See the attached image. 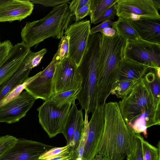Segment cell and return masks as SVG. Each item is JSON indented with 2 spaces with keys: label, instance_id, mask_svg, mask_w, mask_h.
<instances>
[{
  "label": "cell",
  "instance_id": "cell-1",
  "mask_svg": "<svg viewBox=\"0 0 160 160\" xmlns=\"http://www.w3.org/2000/svg\"><path fill=\"white\" fill-rule=\"evenodd\" d=\"M104 111V129L97 155L108 160H123L132 152L136 134L123 119L118 103H106Z\"/></svg>",
  "mask_w": 160,
  "mask_h": 160
},
{
  "label": "cell",
  "instance_id": "cell-2",
  "mask_svg": "<svg viewBox=\"0 0 160 160\" xmlns=\"http://www.w3.org/2000/svg\"><path fill=\"white\" fill-rule=\"evenodd\" d=\"M96 89V105L104 106L116 80L117 69L124 58L127 41L117 33L108 37L101 34Z\"/></svg>",
  "mask_w": 160,
  "mask_h": 160
},
{
  "label": "cell",
  "instance_id": "cell-3",
  "mask_svg": "<svg viewBox=\"0 0 160 160\" xmlns=\"http://www.w3.org/2000/svg\"><path fill=\"white\" fill-rule=\"evenodd\" d=\"M72 17L67 4L54 7L42 18L26 22L21 33L22 42L31 48L49 38H61Z\"/></svg>",
  "mask_w": 160,
  "mask_h": 160
},
{
  "label": "cell",
  "instance_id": "cell-4",
  "mask_svg": "<svg viewBox=\"0 0 160 160\" xmlns=\"http://www.w3.org/2000/svg\"><path fill=\"white\" fill-rule=\"evenodd\" d=\"M101 37L90 35L84 54L78 67L82 79L77 98L82 109L88 114L96 107V89Z\"/></svg>",
  "mask_w": 160,
  "mask_h": 160
},
{
  "label": "cell",
  "instance_id": "cell-5",
  "mask_svg": "<svg viewBox=\"0 0 160 160\" xmlns=\"http://www.w3.org/2000/svg\"><path fill=\"white\" fill-rule=\"evenodd\" d=\"M155 102L151 92L142 79L118 104L122 118L128 123L148 110Z\"/></svg>",
  "mask_w": 160,
  "mask_h": 160
},
{
  "label": "cell",
  "instance_id": "cell-6",
  "mask_svg": "<svg viewBox=\"0 0 160 160\" xmlns=\"http://www.w3.org/2000/svg\"><path fill=\"white\" fill-rule=\"evenodd\" d=\"M124 58L158 70L160 68V44L147 42L140 38L128 40Z\"/></svg>",
  "mask_w": 160,
  "mask_h": 160
},
{
  "label": "cell",
  "instance_id": "cell-7",
  "mask_svg": "<svg viewBox=\"0 0 160 160\" xmlns=\"http://www.w3.org/2000/svg\"><path fill=\"white\" fill-rule=\"evenodd\" d=\"M72 104L57 108L47 101L37 109L39 123L50 138L62 133Z\"/></svg>",
  "mask_w": 160,
  "mask_h": 160
},
{
  "label": "cell",
  "instance_id": "cell-8",
  "mask_svg": "<svg viewBox=\"0 0 160 160\" xmlns=\"http://www.w3.org/2000/svg\"><path fill=\"white\" fill-rule=\"evenodd\" d=\"M91 29L90 21L83 20L70 25L65 32L64 35L69 39L68 58L78 67L85 51Z\"/></svg>",
  "mask_w": 160,
  "mask_h": 160
},
{
  "label": "cell",
  "instance_id": "cell-9",
  "mask_svg": "<svg viewBox=\"0 0 160 160\" xmlns=\"http://www.w3.org/2000/svg\"><path fill=\"white\" fill-rule=\"evenodd\" d=\"M52 81L54 94H57L71 90L81 89L82 79L78 67L67 58L57 62Z\"/></svg>",
  "mask_w": 160,
  "mask_h": 160
},
{
  "label": "cell",
  "instance_id": "cell-10",
  "mask_svg": "<svg viewBox=\"0 0 160 160\" xmlns=\"http://www.w3.org/2000/svg\"><path fill=\"white\" fill-rule=\"evenodd\" d=\"M116 10L118 18L128 19L160 18L152 0H119Z\"/></svg>",
  "mask_w": 160,
  "mask_h": 160
},
{
  "label": "cell",
  "instance_id": "cell-11",
  "mask_svg": "<svg viewBox=\"0 0 160 160\" xmlns=\"http://www.w3.org/2000/svg\"><path fill=\"white\" fill-rule=\"evenodd\" d=\"M54 147L40 142L19 138L0 157V160H40L41 155Z\"/></svg>",
  "mask_w": 160,
  "mask_h": 160
},
{
  "label": "cell",
  "instance_id": "cell-12",
  "mask_svg": "<svg viewBox=\"0 0 160 160\" xmlns=\"http://www.w3.org/2000/svg\"><path fill=\"white\" fill-rule=\"evenodd\" d=\"M104 106L96 107L92 112L88 123V132L83 155V160H93L97 155L104 127Z\"/></svg>",
  "mask_w": 160,
  "mask_h": 160
},
{
  "label": "cell",
  "instance_id": "cell-13",
  "mask_svg": "<svg viewBox=\"0 0 160 160\" xmlns=\"http://www.w3.org/2000/svg\"><path fill=\"white\" fill-rule=\"evenodd\" d=\"M59 61L56 52L48 66L25 88L36 99H40L46 101L54 94L52 79L56 64Z\"/></svg>",
  "mask_w": 160,
  "mask_h": 160
},
{
  "label": "cell",
  "instance_id": "cell-14",
  "mask_svg": "<svg viewBox=\"0 0 160 160\" xmlns=\"http://www.w3.org/2000/svg\"><path fill=\"white\" fill-rule=\"evenodd\" d=\"M36 99L26 91L0 107V123L18 122L25 117Z\"/></svg>",
  "mask_w": 160,
  "mask_h": 160
},
{
  "label": "cell",
  "instance_id": "cell-15",
  "mask_svg": "<svg viewBox=\"0 0 160 160\" xmlns=\"http://www.w3.org/2000/svg\"><path fill=\"white\" fill-rule=\"evenodd\" d=\"M30 48L22 42L13 46L0 67V86L18 71L31 51Z\"/></svg>",
  "mask_w": 160,
  "mask_h": 160
},
{
  "label": "cell",
  "instance_id": "cell-16",
  "mask_svg": "<svg viewBox=\"0 0 160 160\" xmlns=\"http://www.w3.org/2000/svg\"><path fill=\"white\" fill-rule=\"evenodd\" d=\"M33 8L30 0H5L0 4V22L20 21L30 16Z\"/></svg>",
  "mask_w": 160,
  "mask_h": 160
},
{
  "label": "cell",
  "instance_id": "cell-17",
  "mask_svg": "<svg viewBox=\"0 0 160 160\" xmlns=\"http://www.w3.org/2000/svg\"><path fill=\"white\" fill-rule=\"evenodd\" d=\"M128 20L141 39L160 44V18Z\"/></svg>",
  "mask_w": 160,
  "mask_h": 160
},
{
  "label": "cell",
  "instance_id": "cell-18",
  "mask_svg": "<svg viewBox=\"0 0 160 160\" xmlns=\"http://www.w3.org/2000/svg\"><path fill=\"white\" fill-rule=\"evenodd\" d=\"M160 103H154L147 111L139 115L127 124L136 134L143 133L144 137H148V128L160 124Z\"/></svg>",
  "mask_w": 160,
  "mask_h": 160
},
{
  "label": "cell",
  "instance_id": "cell-19",
  "mask_svg": "<svg viewBox=\"0 0 160 160\" xmlns=\"http://www.w3.org/2000/svg\"><path fill=\"white\" fill-rule=\"evenodd\" d=\"M152 68L148 66L124 58L118 67L116 82L128 80L140 81Z\"/></svg>",
  "mask_w": 160,
  "mask_h": 160
},
{
  "label": "cell",
  "instance_id": "cell-20",
  "mask_svg": "<svg viewBox=\"0 0 160 160\" xmlns=\"http://www.w3.org/2000/svg\"><path fill=\"white\" fill-rule=\"evenodd\" d=\"M31 70L29 63L24 60L12 77L0 86V102L16 86L22 83L28 77Z\"/></svg>",
  "mask_w": 160,
  "mask_h": 160
},
{
  "label": "cell",
  "instance_id": "cell-21",
  "mask_svg": "<svg viewBox=\"0 0 160 160\" xmlns=\"http://www.w3.org/2000/svg\"><path fill=\"white\" fill-rule=\"evenodd\" d=\"M82 109L78 110L75 101L73 102L70 108L65 124L62 133L67 142V145L71 147L73 143V134L79 115Z\"/></svg>",
  "mask_w": 160,
  "mask_h": 160
},
{
  "label": "cell",
  "instance_id": "cell-22",
  "mask_svg": "<svg viewBox=\"0 0 160 160\" xmlns=\"http://www.w3.org/2000/svg\"><path fill=\"white\" fill-rule=\"evenodd\" d=\"M157 70L151 69L145 74L142 79L151 92L155 102L157 104L160 103V77L158 75Z\"/></svg>",
  "mask_w": 160,
  "mask_h": 160
},
{
  "label": "cell",
  "instance_id": "cell-23",
  "mask_svg": "<svg viewBox=\"0 0 160 160\" xmlns=\"http://www.w3.org/2000/svg\"><path fill=\"white\" fill-rule=\"evenodd\" d=\"M112 27L116 31L117 33L127 41L140 38L136 31L129 24L128 19L118 18Z\"/></svg>",
  "mask_w": 160,
  "mask_h": 160
},
{
  "label": "cell",
  "instance_id": "cell-24",
  "mask_svg": "<svg viewBox=\"0 0 160 160\" xmlns=\"http://www.w3.org/2000/svg\"><path fill=\"white\" fill-rule=\"evenodd\" d=\"M80 90L73 89L54 94L47 101L56 107L61 108L75 101Z\"/></svg>",
  "mask_w": 160,
  "mask_h": 160
},
{
  "label": "cell",
  "instance_id": "cell-25",
  "mask_svg": "<svg viewBox=\"0 0 160 160\" xmlns=\"http://www.w3.org/2000/svg\"><path fill=\"white\" fill-rule=\"evenodd\" d=\"M119 0H91L90 17L91 22L95 20L109 7Z\"/></svg>",
  "mask_w": 160,
  "mask_h": 160
},
{
  "label": "cell",
  "instance_id": "cell-26",
  "mask_svg": "<svg viewBox=\"0 0 160 160\" xmlns=\"http://www.w3.org/2000/svg\"><path fill=\"white\" fill-rule=\"evenodd\" d=\"M139 81L128 80L116 82L111 90V94L115 95L118 98L122 99L131 92Z\"/></svg>",
  "mask_w": 160,
  "mask_h": 160
},
{
  "label": "cell",
  "instance_id": "cell-27",
  "mask_svg": "<svg viewBox=\"0 0 160 160\" xmlns=\"http://www.w3.org/2000/svg\"><path fill=\"white\" fill-rule=\"evenodd\" d=\"M40 71L34 75L28 77L22 83L17 85L11 90L9 93L0 102V107L12 101L22 92V91L35 79L41 73Z\"/></svg>",
  "mask_w": 160,
  "mask_h": 160
},
{
  "label": "cell",
  "instance_id": "cell-28",
  "mask_svg": "<svg viewBox=\"0 0 160 160\" xmlns=\"http://www.w3.org/2000/svg\"><path fill=\"white\" fill-rule=\"evenodd\" d=\"M142 144L144 160H160V141L157 145V148L145 140L143 138Z\"/></svg>",
  "mask_w": 160,
  "mask_h": 160
},
{
  "label": "cell",
  "instance_id": "cell-29",
  "mask_svg": "<svg viewBox=\"0 0 160 160\" xmlns=\"http://www.w3.org/2000/svg\"><path fill=\"white\" fill-rule=\"evenodd\" d=\"M85 126V121L82 111L73 134L72 145L71 147H70L71 152L75 151L78 149L84 132Z\"/></svg>",
  "mask_w": 160,
  "mask_h": 160
},
{
  "label": "cell",
  "instance_id": "cell-30",
  "mask_svg": "<svg viewBox=\"0 0 160 160\" xmlns=\"http://www.w3.org/2000/svg\"><path fill=\"white\" fill-rule=\"evenodd\" d=\"M88 115L85 112V126L84 132L78 149L71 152L72 160H83V155L86 144L88 130Z\"/></svg>",
  "mask_w": 160,
  "mask_h": 160
},
{
  "label": "cell",
  "instance_id": "cell-31",
  "mask_svg": "<svg viewBox=\"0 0 160 160\" xmlns=\"http://www.w3.org/2000/svg\"><path fill=\"white\" fill-rule=\"evenodd\" d=\"M143 138L140 134H136L133 148L127 156V160H144L142 144Z\"/></svg>",
  "mask_w": 160,
  "mask_h": 160
},
{
  "label": "cell",
  "instance_id": "cell-32",
  "mask_svg": "<svg viewBox=\"0 0 160 160\" xmlns=\"http://www.w3.org/2000/svg\"><path fill=\"white\" fill-rule=\"evenodd\" d=\"M69 51V44L68 37L64 35L61 38L57 52L59 58V61L68 58Z\"/></svg>",
  "mask_w": 160,
  "mask_h": 160
},
{
  "label": "cell",
  "instance_id": "cell-33",
  "mask_svg": "<svg viewBox=\"0 0 160 160\" xmlns=\"http://www.w3.org/2000/svg\"><path fill=\"white\" fill-rule=\"evenodd\" d=\"M18 138L9 135L0 137V157L13 146Z\"/></svg>",
  "mask_w": 160,
  "mask_h": 160
},
{
  "label": "cell",
  "instance_id": "cell-34",
  "mask_svg": "<svg viewBox=\"0 0 160 160\" xmlns=\"http://www.w3.org/2000/svg\"><path fill=\"white\" fill-rule=\"evenodd\" d=\"M118 2H115L106 10L95 20L93 24H96L106 21L114 20L116 15V4Z\"/></svg>",
  "mask_w": 160,
  "mask_h": 160
},
{
  "label": "cell",
  "instance_id": "cell-35",
  "mask_svg": "<svg viewBox=\"0 0 160 160\" xmlns=\"http://www.w3.org/2000/svg\"><path fill=\"white\" fill-rule=\"evenodd\" d=\"M47 49L43 48L40 51L34 52L31 51L29 53L30 68L31 69L37 67L40 63L44 55L46 53Z\"/></svg>",
  "mask_w": 160,
  "mask_h": 160
},
{
  "label": "cell",
  "instance_id": "cell-36",
  "mask_svg": "<svg viewBox=\"0 0 160 160\" xmlns=\"http://www.w3.org/2000/svg\"><path fill=\"white\" fill-rule=\"evenodd\" d=\"M70 147V145H67L61 147H54L41 155L39 159L44 160L54 157L67 150Z\"/></svg>",
  "mask_w": 160,
  "mask_h": 160
},
{
  "label": "cell",
  "instance_id": "cell-37",
  "mask_svg": "<svg viewBox=\"0 0 160 160\" xmlns=\"http://www.w3.org/2000/svg\"><path fill=\"white\" fill-rule=\"evenodd\" d=\"M11 42L7 40L0 44V67L13 47Z\"/></svg>",
  "mask_w": 160,
  "mask_h": 160
},
{
  "label": "cell",
  "instance_id": "cell-38",
  "mask_svg": "<svg viewBox=\"0 0 160 160\" xmlns=\"http://www.w3.org/2000/svg\"><path fill=\"white\" fill-rule=\"evenodd\" d=\"M33 4H39L45 7H53L63 4L69 3L70 0H31Z\"/></svg>",
  "mask_w": 160,
  "mask_h": 160
},
{
  "label": "cell",
  "instance_id": "cell-39",
  "mask_svg": "<svg viewBox=\"0 0 160 160\" xmlns=\"http://www.w3.org/2000/svg\"><path fill=\"white\" fill-rule=\"evenodd\" d=\"M91 0L85 5L78 9L75 14L76 22L80 21L86 16L90 15Z\"/></svg>",
  "mask_w": 160,
  "mask_h": 160
},
{
  "label": "cell",
  "instance_id": "cell-40",
  "mask_svg": "<svg viewBox=\"0 0 160 160\" xmlns=\"http://www.w3.org/2000/svg\"><path fill=\"white\" fill-rule=\"evenodd\" d=\"M90 0H72L69 3L68 8L72 16L75 15L76 12Z\"/></svg>",
  "mask_w": 160,
  "mask_h": 160
},
{
  "label": "cell",
  "instance_id": "cell-41",
  "mask_svg": "<svg viewBox=\"0 0 160 160\" xmlns=\"http://www.w3.org/2000/svg\"><path fill=\"white\" fill-rule=\"evenodd\" d=\"M116 21L108 20L102 22L99 25L92 27L90 30V34H92L102 30L104 29L113 25Z\"/></svg>",
  "mask_w": 160,
  "mask_h": 160
},
{
  "label": "cell",
  "instance_id": "cell-42",
  "mask_svg": "<svg viewBox=\"0 0 160 160\" xmlns=\"http://www.w3.org/2000/svg\"><path fill=\"white\" fill-rule=\"evenodd\" d=\"M40 160H72L71 152L69 148L65 151L54 157Z\"/></svg>",
  "mask_w": 160,
  "mask_h": 160
},
{
  "label": "cell",
  "instance_id": "cell-43",
  "mask_svg": "<svg viewBox=\"0 0 160 160\" xmlns=\"http://www.w3.org/2000/svg\"><path fill=\"white\" fill-rule=\"evenodd\" d=\"M100 32L101 34L110 37L114 36L116 33V31L110 27L106 28Z\"/></svg>",
  "mask_w": 160,
  "mask_h": 160
},
{
  "label": "cell",
  "instance_id": "cell-44",
  "mask_svg": "<svg viewBox=\"0 0 160 160\" xmlns=\"http://www.w3.org/2000/svg\"><path fill=\"white\" fill-rule=\"evenodd\" d=\"M154 6L158 11L160 9V0H152Z\"/></svg>",
  "mask_w": 160,
  "mask_h": 160
},
{
  "label": "cell",
  "instance_id": "cell-45",
  "mask_svg": "<svg viewBox=\"0 0 160 160\" xmlns=\"http://www.w3.org/2000/svg\"><path fill=\"white\" fill-rule=\"evenodd\" d=\"M5 0H0V4L5 2Z\"/></svg>",
  "mask_w": 160,
  "mask_h": 160
},
{
  "label": "cell",
  "instance_id": "cell-46",
  "mask_svg": "<svg viewBox=\"0 0 160 160\" xmlns=\"http://www.w3.org/2000/svg\"><path fill=\"white\" fill-rule=\"evenodd\" d=\"M102 160H108L105 158H102Z\"/></svg>",
  "mask_w": 160,
  "mask_h": 160
},
{
  "label": "cell",
  "instance_id": "cell-47",
  "mask_svg": "<svg viewBox=\"0 0 160 160\" xmlns=\"http://www.w3.org/2000/svg\"><path fill=\"white\" fill-rule=\"evenodd\" d=\"M1 43L0 41V44H1Z\"/></svg>",
  "mask_w": 160,
  "mask_h": 160
}]
</instances>
